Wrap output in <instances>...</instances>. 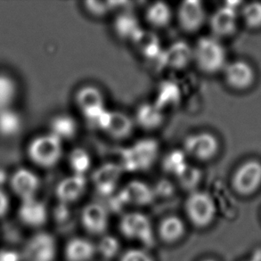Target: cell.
I'll return each instance as SVG.
<instances>
[{"label":"cell","instance_id":"cell-1","mask_svg":"<svg viewBox=\"0 0 261 261\" xmlns=\"http://www.w3.org/2000/svg\"><path fill=\"white\" fill-rule=\"evenodd\" d=\"M193 62L202 73L215 74L226 65V49L219 39L201 37L193 47Z\"/></svg>","mask_w":261,"mask_h":261},{"label":"cell","instance_id":"cell-2","mask_svg":"<svg viewBox=\"0 0 261 261\" xmlns=\"http://www.w3.org/2000/svg\"><path fill=\"white\" fill-rule=\"evenodd\" d=\"M159 156V144L152 138H144L124 150L120 164L122 171H143L153 165Z\"/></svg>","mask_w":261,"mask_h":261},{"label":"cell","instance_id":"cell-3","mask_svg":"<svg viewBox=\"0 0 261 261\" xmlns=\"http://www.w3.org/2000/svg\"><path fill=\"white\" fill-rule=\"evenodd\" d=\"M185 211L191 223L199 228L212 225L217 215L214 199L203 191L196 190L190 193L185 203Z\"/></svg>","mask_w":261,"mask_h":261},{"label":"cell","instance_id":"cell-4","mask_svg":"<svg viewBox=\"0 0 261 261\" xmlns=\"http://www.w3.org/2000/svg\"><path fill=\"white\" fill-rule=\"evenodd\" d=\"M64 152L63 142L51 133L34 138L29 145L30 158L38 166L52 168L60 162Z\"/></svg>","mask_w":261,"mask_h":261},{"label":"cell","instance_id":"cell-5","mask_svg":"<svg viewBox=\"0 0 261 261\" xmlns=\"http://www.w3.org/2000/svg\"><path fill=\"white\" fill-rule=\"evenodd\" d=\"M74 101L86 120L91 126H95L106 112L105 96L95 86L85 85L79 88Z\"/></svg>","mask_w":261,"mask_h":261},{"label":"cell","instance_id":"cell-6","mask_svg":"<svg viewBox=\"0 0 261 261\" xmlns=\"http://www.w3.org/2000/svg\"><path fill=\"white\" fill-rule=\"evenodd\" d=\"M120 231L123 237L131 240L138 241L147 247L154 244V236L152 223L140 212H129L121 218Z\"/></svg>","mask_w":261,"mask_h":261},{"label":"cell","instance_id":"cell-7","mask_svg":"<svg viewBox=\"0 0 261 261\" xmlns=\"http://www.w3.org/2000/svg\"><path fill=\"white\" fill-rule=\"evenodd\" d=\"M183 151L187 158L205 163L215 158L219 151V142L214 135L200 132L189 135L183 144Z\"/></svg>","mask_w":261,"mask_h":261},{"label":"cell","instance_id":"cell-8","mask_svg":"<svg viewBox=\"0 0 261 261\" xmlns=\"http://www.w3.org/2000/svg\"><path fill=\"white\" fill-rule=\"evenodd\" d=\"M176 21L179 28L187 33L199 32L207 21L203 4L198 0H187L180 3L176 9Z\"/></svg>","mask_w":261,"mask_h":261},{"label":"cell","instance_id":"cell-9","mask_svg":"<svg viewBox=\"0 0 261 261\" xmlns=\"http://www.w3.org/2000/svg\"><path fill=\"white\" fill-rule=\"evenodd\" d=\"M57 244L55 237L41 232L34 234L25 244V261H55L57 258Z\"/></svg>","mask_w":261,"mask_h":261},{"label":"cell","instance_id":"cell-10","mask_svg":"<svg viewBox=\"0 0 261 261\" xmlns=\"http://www.w3.org/2000/svg\"><path fill=\"white\" fill-rule=\"evenodd\" d=\"M232 184L238 194H253L261 186V163L257 161L244 163L233 174Z\"/></svg>","mask_w":261,"mask_h":261},{"label":"cell","instance_id":"cell-11","mask_svg":"<svg viewBox=\"0 0 261 261\" xmlns=\"http://www.w3.org/2000/svg\"><path fill=\"white\" fill-rule=\"evenodd\" d=\"M210 29L212 37L219 39L233 35L237 31V7L231 4L219 7L210 18Z\"/></svg>","mask_w":261,"mask_h":261},{"label":"cell","instance_id":"cell-12","mask_svg":"<svg viewBox=\"0 0 261 261\" xmlns=\"http://www.w3.org/2000/svg\"><path fill=\"white\" fill-rule=\"evenodd\" d=\"M82 224L88 233L102 234L109 226V212L102 204L91 202L82 210Z\"/></svg>","mask_w":261,"mask_h":261},{"label":"cell","instance_id":"cell-13","mask_svg":"<svg viewBox=\"0 0 261 261\" xmlns=\"http://www.w3.org/2000/svg\"><path fill=\"white\" fill-rule=\"evenodd\" d=\"M119 195L124 204L134 205L138 207L151 204L155 198L153 187L140 180L128 182L120 191Z\"/></svg>","mask_w":261,"mask_h":261},{"label":"cell","instance_id":"cell-14","mask_svg":"<svg viewBox=\"0 0 261 261\" xmlns=\"http://www.w3.org/2000/svg\"><path fill=\"white\" fill-rule=\"evenodd\" d=\"M223 71L226 83L234 89H245L254 82L253 69L244 61H234L226 64Z\"/></svg>","mask_w":261,"mask_h":261},{"label":"cell","instance_id":"cell-15","mask_svg":"<svg viewBox=\"0 0 261 261\" xmlns=\"http://www.w3.org/2000/svg\"><path fill=\"white\" fill-rule=\"evenodd\" d=\"M88 187L86 176L72 174L57 184L56 194L61 203L69 204L78 201L84 195Z\"/></svg>","mask_w":261,"mask_h":261},{"label":"cell","instance_id":"cell-16","mask_svg":"<svg viewBox=\"0 0 261 261\" xmlns=\"http://www.w3.org/2000/svg\"><path fill=\"white\" fill-rule=\"evenodd\" d=\"M122 172L118 164L106 163L95 170L92 180L100 194H111L116 188Z\"/></svg>","mask_w":261,"mask_h":261},{"label":"cell","instance_id":"cell-17","mask_svg":"<svg viewBox=\"0 0 261 261\" xmlns=\"http://www.w3.org/2000/svg\"><path fill=\"white\" fill-rule=\"evenodd\" d=\"M47 215L46 205L36 197L21 201L18 211V216L21 222L32 227L43 226L47 220Z\"/></svg>","mask_w":261,"mask_h":261},{"label":"cell","instance_id":"cell-18","mask_svg":"<svg viewBox=\"0 0 261 261\" xmlns=\"http://www.w3.org/2000/svg\"><path fill=\"white\" fill-rule=\"evenodd\" d=\"M11 187L21 201L34 198L39 188V177L32 170L20 169L12 176Z\"/></svg>","mask_w":261,"mask_h":261},{"label":"cell","instance_id":"cell-19","mask_svg":"<svg viewBox=\"0 0 261 261\" xmlns=\"http://www.w3.org/2000/svg\"><path fill=\"white\" fill-rule=\"evenodd\" d=\"M133 120L142 129L155 130L163 125L164 113L155 102H144L138 106Z\"/></svg>","mask_w":261,"mask_h":261},{"label":"cell","instance_id":"cell-20","mask_svg":"<svg viewBox=\"0 0 261 261\" xmlns=\"http://www.w3.org/2000/svg\"><path fill=\"white\" fill-rule=\"evenodd\" d=\"M134 127V120L127 114L119 111H110L103 132L113 139L123 140L130 137Z\"/></svg>","mask_w":261,"mask_h":261},{"label":"cell","instance_id":"cell-21","mask_svg":"<svg viewBox=\"0 0 261 261\" xmlns=\"http://www.w3.org/2000/svg\"><path fill=\"white\" fill-rule=\"evenodd\" d=\"M192 62L193 47L185 41H175L164 50V64L173 70H184Z\"/></svg>","mask_w":261,"mask_h":261},{"label":"cell","instance_id":"cell-22","mask_svg":"<svg viewBox=\"0 0 261 261\" xmlns=\"http://www.w3.org/2000/svg\"><path fill=\"white\" fill-rule=\"evenodd\" d=\"M95 253V244L82 237L71 238L64 247V257L67 261H91Z\"/></svg>","mask_w":261,"mask_h":261},{"label":"cell","instance_id":"cell-23","mask_svg":"<svg viewBox=\"0 0 261 261\" xmlns=\"http://www.w3.org/2000/svg\"><path fill=\"white\" fill-rule=\"evenodd\" d=\"M113 31L122 40L133 42L141 32L142 28L137 16L129 12L118 14L113 21Z\"/></svg>","mask_w":261,"mask_h":261},{"label":"cell","instance_id":"cell-24","mask_svg":"<svg viewBox=\"0 0 261 261\" xmlns=\"http://www.w3.org/2000/svg\"><path fill=\"white\" fill-rule=\"evenodd\" d=\"M145 21L152 28H166L173 19V12L169 4L165 2H153L146 7L145 13Z\"/></svg>","mask_w":261,"mask_h":261},{"label":"cell","instance_id":"cell-25","mask_svg":"<svg viewBox=\"0 0 261 261\" xmlns=\"http://www.w3.org/2000/svg\"><path fill=\"white\" fill-rule=\"evenodd\" d=\"M132 43L138 52L149 60H153L163 55L164 50L161 46L159 38L152 32L142 30Z\"/></svg>","mask_w":261,"mask_h":261},{"label":"cell","instance_id":"cell-26","mask_svg":"<svg viewBox=\"0 0 261 261\" xmlns=\"http://www.w3.org/2000/svg\"><path fill=\"white\" fill-rule=\"evenodd\" d=\"M77 120L69 114H59L54 117L50 122V132L60 141L70 140L78 133Z\"/></svg>","mask_w":261,"mask_h":261},{"label":"cell","instance_id":"cell-27","mask_svg":"<svg viewBox=\"0 0 261 261\" xmlns=\"http://www.w3.org/2000/svg\"><path fill=\"white\" fill-rule=\"evenodd\" d=\"M186 233V225L177 216H169L159 226L161 239L166 244H176Z\"/></svg>","mask_w":261,"mask_h":261},{"label":"cell","instance_id":"cell-28","mask_svg":"<svg viewBox=\"0 0 261 261\" xmlns=\"http://www.w3.org/2000/svg\"><path fill=\"white\" fill-rule=\"evenodd\" d=\"M68 163L72 174L86 176V174L91 169V156L86 149L77 147L70 152Z\"/></svg>","mask_w":261,"mask_h":261},{"label":"cell","instance_id":"cell-29","mask_svg":"<svg viewBox=\"0 0 261 261\" xmlns=\"http://www.w3.org/2000/svg\"><path fill=\"white\" fill-rule=\"evenodd\" d=\"M21 128V117L12 110H0V135L3 137H14Z\"/></svg>","mask_w":261,"mask_h":261},{"label":"cell","instance_id":"cell-30","mask_svg":"<svg viewBox=\"0 0 261 261\" xmlns=\"http://www.w3.org/2000/svg\"><path fill=\"white\" fill-rule=\"evenodd\" d=\"M163 169L166 173L176 176L188 165L187 156L183 150H173L163 159Z\"/></svg>","mask_w":261,"mask_h":261},{"label":"cell","instance_id":"cell-31","mask_svg":"<svg viewBox=\"0 0 261 261\" xmlns=\"http://www.w3.org/2000/svg\"><path fill=\"white\" fill-rule=\"evenodd\" d=\"M176 181L185 190L189 191L190 193L196 191L198 186L202 179V172L197 167L188 164L177 176Z\"/></svg>","mask_w":261,"mask_h":261},{"label":"cell","instance_id":"cell-32","mask_svg":"<svg viewBox=\"0 0 261 261\" xmlns=\"http://www.w3.org/2000/svg\"><path fill=\"white\" fill-rule=\"evenodd\" d=\"M96 246V251L106 259H113L119 254L120 244L116 237L105 236Z\"/></svg>","mask_w":261,"mask_h":261},{"label":"cell","instance_id":"cell-33","mask_svg":"<svg viewBox=\"0 0 261 261\" xmlns=\"http://www.w3.org/2000/svg\"><path fill=\"white\" fill-rule=\"evenodd\" d=\"M117 7L116 2L113 1H86L84 8L89 15L95 18L106 17Z\"/></svg>","mask_w":261,"mask_h":261},{"label":"cell","instance_id":"cell-34","mask_svg":"<svg viewBox=\"0 0 261 261\" xmlns=\"http://www.w3.org/2000/svg\"><path fill=\"white\" fill-rule=\"evenodd\" d=\"M15 95L14 82L5 75L0 74V110L7 109Z\"/></svg>","mask_w":261,"mask_h":261},{"label":"cell","instance_id":"cell-35","mask_svg":"<svg viewBox=\"0 0 261 261\" xmlns=\"http://www.w3.org/2000/svg\"><path fill=\"white\" fill-rule=\"evenodd\" d=\"M242 15L246 24L251 28L261 27V3L254 2L243 7Z\"/></svg>","mask_w":261,"mask_h":261},{"label":"cell","instance_id":"cell-36","mask_svg":"<svg viewBox=\"0 0 261 261\" xmlns=\"http://www.w3.org/2000/svg\"><path fill=\"white\" fill-rule=\"evenodd\" d=\"M119 261H154L148 252L141 249H129L120 256Z\"/></svg>","mask_w":261,"mask_h":261},{"label":"cell","instance_id":"cell-37","mask_svg":"<svg viewBox=\"0 0 261 261\" xmlns=\"http://www.w3.org/2000/svg\"><path fill=\"white\" fill-rule=\"evenodd\" d=\"M9 208V199L7 194L0 189V218L7 214Z\"/></svg>","mask_w":261,"mask_h":261},{"label":"cell","instance_id":"cell-38","mask_svg":"<svg viewBox=\"0 0 261 261\" xmlns=\"http://www.w3.org/2000/svg\"><path fill=\"white\" fill-rule=\"evenodd\" d=\"M0 261H20V256L15 251L2 250L0 251Z\"/></svg>","mask_w":261,"mask_h":261},{"label":"cell","instance_id":"cell-39","mask_svg":"<svg viewBox=\"0 0 261 261\" xmlns=\"http://www.w3.org/2000/svg\"><path fill=\"white\" fill-rule=\"evenodd\" d=\"M7 181V174L5 170L0 169V186H2Z\"/></svg>","mask_w":261,"mask_h":261},{"label":"cell","instance_id":"cell-40","mask_svg":"<svg viewBox=\"0 0 261 261\" xmlns=\"http://www.w3.org/2000/svg\"><path fill=\"white\" fill-rule=\"evenodd\" d=\"M261 256L259 257V256H257V257H254V258H251L250 260L247 261H261Z\"/></svg>","mask_w":261,"mask_h":261},{"label":"cell","instance_id":"cell-41","mask_svg":"<svg viewBox=\"0 0 261 261\" xmlns=\"http://www.w3.org/2000/svg\"><path fill=\"white\" fill-rule=\"evenodd\" d=\"M202 261H216L215 259H212V258H207V259H204V260Z\"/></svg>","mask_w":261,"mask_h":261}]
</instances>
